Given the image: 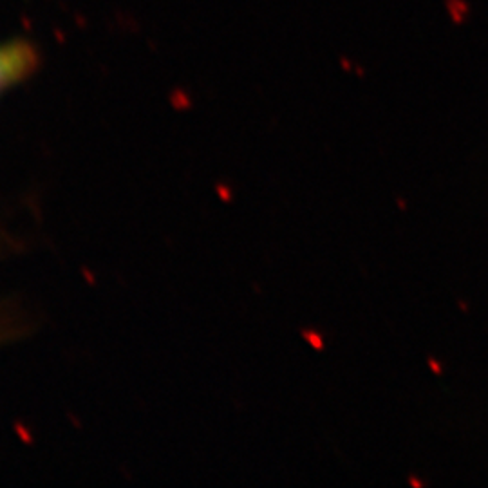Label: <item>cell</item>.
<instances>
[{"label": "cell", "mask_w": 488, "mask_h": 488, "mask_svg": "<svg viewBox=\"0 0 488 488\" xmlns=\"http://www.w3.org/2000/svg\"><path fill=\"white\" fill-rule=\"evenodd\" d=\"M15 328H17V324L11 320V315H6L4 310L0 307V342L6 340L9 335L13 333Z\"/></svg>", "instance_id": "2"}, {"label": "cell", "mask_w": 488, "mask_h": 488, "mask_svg": "<svg viewBox=\"0 0 488 488\" xmlns=\"http://www.w3.org/2000/svg\"><path fill=\"white\" fill-rule=\"evenodd\" d=\"M304 338L307 340V344H310L313 349H317V351H322L324 349V338H322V335H319V333H315V331H304Z\"/></svg>", "instance_id": "3"}, {"label": "cell", "mask_w": 488, "mask_h": 488, "mask_svg": "<svg viewBox=\"0 0 488 488\" xmlns=\"http://www.w3.org/2000/svg\"><path fill=\"white\" fill-rule=\"evenodd\" d=\"M40 62L38 49L26 40L0 44V96L22 84L36 71Z\"/></svg>", "instance_id": "1"}, {"label": "cell", "mask_w": 488, "mask_h": 488, "mask_svg": "<svg viewBox=\"0 0 488 488\" xmlns=\"http://www.w3.org/2000/svg\"><path fill=\"white\" fill-rule=\"evenodd\" d=\"M429 365H431V369L434 371V374H441V365H439V362H436V360H429Z\"/></svg>", "instance_id": "4"}]
</instances>
